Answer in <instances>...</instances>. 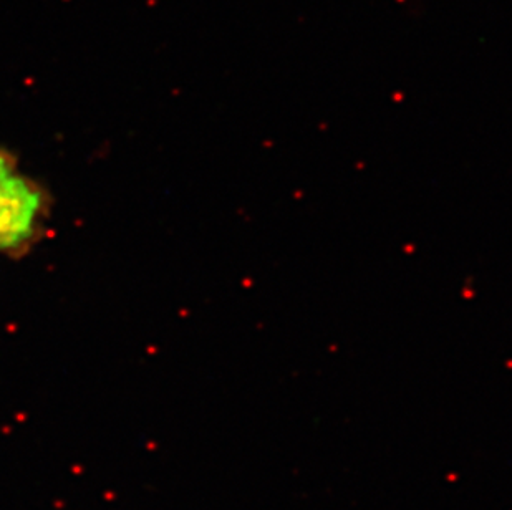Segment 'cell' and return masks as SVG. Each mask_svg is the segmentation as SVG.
<instances>
[{"mask_svg":"<svg viewBox=\"0 0 512 510\" xmlns=\"http://www.w3.org/2000/svg\"><path fill=\"white\" fill-rule=\"evenodd\" d=\"M42 212L40 189L0 151V251H15L32 241Z\"/></svg>","mask_w":512,"mask_h":510,"instance_id":"6da1fadb","label":"cell"}]
</instances>
